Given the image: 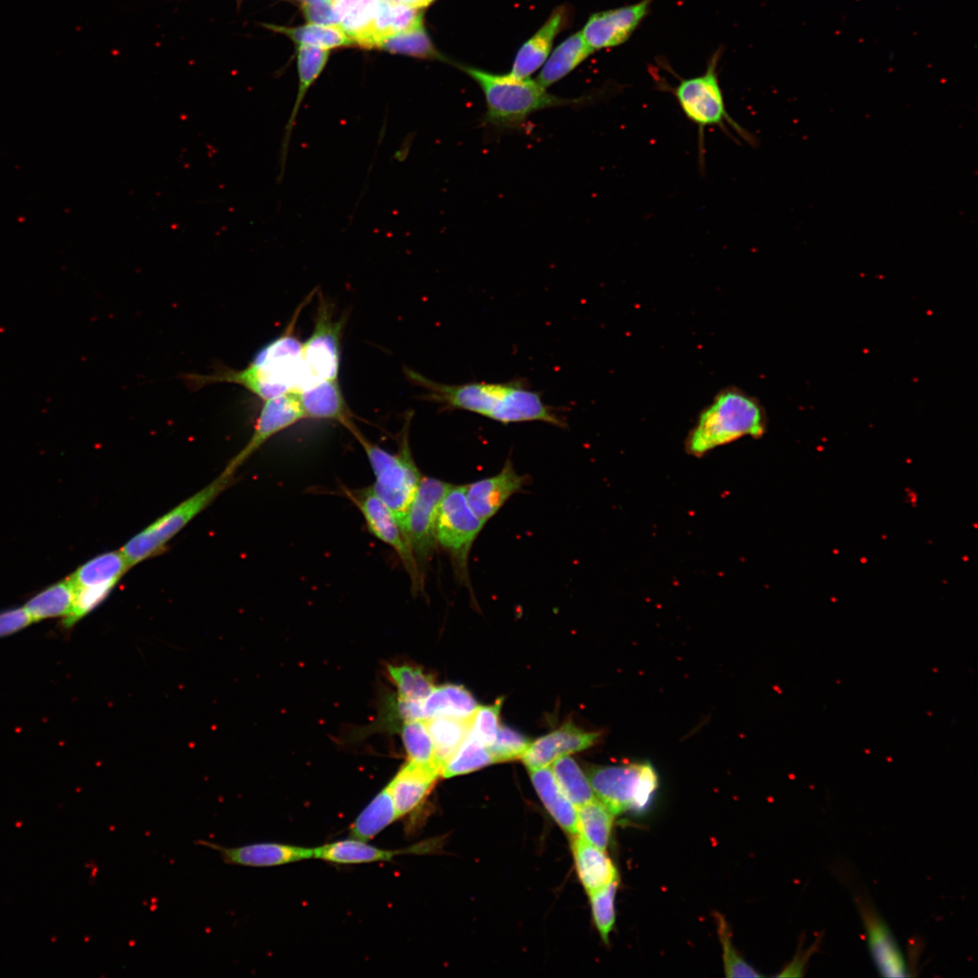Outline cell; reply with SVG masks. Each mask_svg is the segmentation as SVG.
I'll return each instance as SVG.
<instances>
[{
  "label": "cell",
  "instance_id": "obj_1",
  "mask_svg": "<svg viewBox=\"0 0 978 978\" xmlns=\"http://www.w3.org/2000/svg\"><path fill=\"white\" fill-rule=\"evenodd\" d=\"M407 378L425 390L423 398L443 410H464L504 425L540 421L565 427L558 409L542 399L522 379L505 382L472 381L445 384L406 369Z\"/></svg>",
  "mask_w": 978,
  "mask_h": 978
},
{
  "label": "cell",
  "instance_id": "obj_2",
  "mask_svg": "<svg viewBox=\"0 0 978 978\" xmlns=\"http://www.w3.org/2000/svg\"><path fill=\"white\" fill-rule=\"evenodd\" d=\"M304 302L301 303L285 331L262 347L245 368L235 369L220 365L210 374L188 373L182 377L186 384L192 389L215 383L235 384L263 400L298 392L308 383L302 342L294 333Z\"/></svg>",
  "mask_w": 978,
  "mask_h": 978
},
{
  "label": "cell",
  "instance_id": "obj_3",
  "mask_svg": "<svg viewBox=\"0 0 978 978\" xmlns=\"http://www.w3.org/2000/svg\"><path fill=\"white\" fill-rule=\"evenodd\" d=\"M459 68L481 88L486 105L484 126L498 130L521 129L534 112L556 107H581L593 101L590 96L562 98L547 91L537 82L508 74H496L478 68Z\"/></svg>",
  "mask_w": 978,
  "mask_h": 978
},
{
  "label": "cell",
  "instance_id": "obj_4",
  "mask_svg": "<svg viewBox=\"0 0 978 978\" xmlns=\"http://www.w3.org/2000/svg\"><path fill=\"white\" fill-rule=\"evenodd\" d=\"M768 418L760 400L735 386L721 389L699 414L685 441L686 452L701 457L744 436L761 438Z\"/></svg>",
  "mask_w": 978,
  "mask_h": 978
},
{
  "label": "cell",
  "instance_id": "obj_5",
  "mask_svg": "<svg viewBox=\"0 0 978 978\" xmlns=\"http://www.w3.org/2000/svg\"><path fill=\"white\" fill-rule=\"evenodd\" d=\"M719 52L710 59L705 71L699 75L680 79L671 88L684 115L697 127L699 163L705 168V133L707 128H719L732 139L733 132L750 145L755 137L738 123L728 112L718 78Z\"/></svg>",
  "mask_w": 978,
  "mask_h": 978
},
{
  "label": "cell",
  "instance_id": "obj_6",
  "mask_svg": "<svg viewBox=\"0 0 978 978\" xmlns=\"http://www.w3.org/2000/svg\"><path fill=\"white\" fill-rule=\"evenodd\" d=\"M410 420L411 414H408L399 449L396 453H390L370 442L360 429L352 434L363 448L372 468L375 476L371 487L373 492L393 513L400 527L422 479L409 446Z\"/></svg>",
  "mask_w": 978,
  "mask_h": 978
},
{
  "label": "cell",
  "instance_id": "obj_7",
  "mask_svg": "<svg viewBox=\"0 0 978 978\" xmlns=\"http://www.w3.org/2000/svg\"><path fill=\"white\" fill-rule=\"evenodd\" d=\"M233 477L234 474L224 469L209 484L129 539L120 551L130 567L158 554L179 531L226 488Z\"/></svg>",
  "mask_w": 978,
  "mask_h": 978
},
{
  "label": "cell",
  "instance_id": "obj_8",
  "mask_svg": "<svg viewBox=\"0 0 978 978\" xmlns=\"http://www.w3.org/2000/svg\"><path fill=\"white\" fill-rule=\"evenodd\" d=\"M472 511L465 485L451 484L444 494L436 519V542L449 553L458 580L469 585L468 558L484 526Z\"/></svg>",
  "mask_w": 978,
  "mask_h": 978
},
{
  "label": "cell",
  "instance_id": "obj_9",
  "mask_svg": "<svg viewBox=\"0 0 978 978\" xmlns=\"http://www.w3.org/2000/svg\"><path fill=\"white\" fill-rule=\"evenodd\" d=\"M589 781L596 798L614 814L644 809L658 785L648 762L595 766L589 772Z\"/></svg>",
  "mask_w": 978,
  "mask_h": 978
},
{
  "label": "cell",
  "instance_id": "obj_10",
  "mask_svg": "<svg viewBox=\"0 0 978 978\" xmlns=\"http://www.w3.org/2000/svg\"><path fill=\"white\" fill-rule=\"evenodd\" d=\"M451 484L433 477H422L401 525L420 571L431 559L436 542L439 504Z\"/></svg>",
  "mask_w": 978,
  "mask_h": 978
},
{
  "label": "cell",
  "instance_id": "obj_11",
  "mask_svg": "<svg viewBox=\"0 0 978 978\" xmlns=\"http://www.w3.org/2000/svg\"><path fill=\"white\" fill-rule=\"evenodd\" d=\"M346 319H335L331 306L320 297L314 328L302 342V360L308 384L338 379L340 368V337ZM307 384V385H308Z\"/></svg>",
  "mask_w": 978,
  "mask_h": 978
},
{
  "label": "cell",
  "instance_id": "obj_12",
  "mask_svg": "<svg viewBox=\"0 0 978 978\" xmlns=\"http://www.w3.org/2000/svg\"><path fill=\"white\" fill-rule=\"evenodd\" d=\"M348 495L363 515L370 533L396 551L411 579L413 587L417 590L422 588V572L393 513L375 494L371 487L349 491Z\"/></svg>",
  "mask_w": 978,
  "mask_h": 978
},
{
  "label": "cell",
  "instance_id": "obj_13",
  "mask_svg": "<svg viewBox=\"0 0 978 978\" xmlns=\"http://www.w3.org/2000/svg\"><path fill=\"white\" fill-rule=\"evenodd\" d=\"M303 418L298 394L295 391L264 400L251 437L225 469L235 475L237 468L267 440Z\"/></svg>",
  "mask_w": 978,
  "mask_h": 978
},
{
  "label": "cell",
  "instance_id": "obj_14",
  "mask_svg": "<svg viewBox=\"0 0 978 978\" xmlns=\"http://www.w3.org/2000/svg\"><path fill=\"white\" fill-rule=\"evenodd\" d=\"M652 2L640 0L629 5L595 13L580 33L593 52L618 46L631 36L647 15Z\"/></svg>",
  "mask_w": 978,
  "mask_h": 978
},
{
  "label": "cell",
  "instance_id": "obj_15",
  "mask_svg": "<svg viewBox=\"0 0 978 978\" xmlns=\"http://www.w3.org/2000/svg\"><path fill=\"white\" fill-rule=\"evenodd\" d=\"M197 844L219 853L225 864L265 868L313 858V849L276 842H259L237 847H225L205 839Z\"/></svg>",
  "mask_w": 978,
  "mask_h": 978
},
{
  "label": "cell",
  "instance_id": "obj_16",
  "mask_svg": "<svg viewBox=\"0 0 978 978\" xmlns=\"http://www.w3.org/2000/svg\"><path fill=\"white\" fill-rule=\"evenodd\" d=\"M526 480L515 471L508 459L498 474L465 485L469 506L486 523L512 495L523 489Z\"/></svg>",
  "mask_w": 978,
  "mask_h": 978
},
{
  "label": "cell",
  "instance_id": "obj_17",
  "mask_svg": "<svg viewBox=\"0 0 978 978\" xmlns=\"http://www.w3.org/2000/svg\"><path fill=\"white\" fill-rule=\"evenodd\" d=\"M858 907L868 949L879 973L885 977L906 976V960L887 925L863 899L858 900Z\"/></svg>",
  "mask_w": 978,
  "mask_h": 978
},
{
  "label": "cell",
  "instance_id": "obj_18",
  "mask_svg": "<svg viewBox=\"0 0 978 978\" xmlns=\"http://www.w3.org/2000/svg\"><path fill=\"white\" fill-rule=\"evenodd\" d=\"M297 394L304 418L334 421L343 426L351 434L359 430L353 421L354 416L341 391L339 379L313 381L300 389Z\"/></svg>",
  "mask_w": 978,
  "mask_h": 978
},
{
  "label": "cell",
  "instance_id": "obj_19",
  "mask_svg": "<svg viewBox=\"0 0 978 978\" xmlns=\"http://www.w3.org/2000/svg\"><path fill=\"white\" fill-rule=\"evenodd\" d=\"M599 736L598 733L585 732L572 724H566L530 743L522 759L529 769L546 767L560 757L590 747Z\"/></svg>",
  "mask_w": 978,
  "mask_h": 978
},
{
  "label": "cell",
  "instance_id": "obj_20",
  "mask_svg": "<svg viewBox=\"0 0 978 978\" xmlns=\"http://www.w3.org/2000/svg\"><path fill=\"white\" fill-rule=\"evenodd\" d=\"M568 7H556L538 29L518 50L511 72L512 76L528 78L541 68L550 55L555 37L569 22Z\"/></svg>",
  "mask_w": 978,
  "mask_h": 978
},
{
  "label": "cell",
  "instance_id": "obj_21",
  "mask_svg": "<svg viewBox=\"0 0 978 978\" xmlns=\"http://www.w3.org/2000/svg\"><path fill=\"white\" fill-rule=\"evenodd\" d=\"M329 57V51L323 50L315 46L299 44L297 50V68L299 76V84L296 99L292 110V112L288 118V120L283 129V134L282 137L281 148L279 151V167L280 172L277 177V181L281 182L284 176L285 166L288 157V151L290 149L291 139L293 131V128L296 124L297 117L300 111L302 103L305 98V95L313 84V82L320 76L321 72L324 69Z\"/></svg>",
  "mask_w": 978,
  "mask_h": 978
},
{
  "label": "cell",
  "instance_id": "obj_22",
  "mask_svg": "<svg viewBox=\"0 0 978 978\" xmlns=\"http://www.w3.org/2000/svg\"><path fill=\"white\" fill-rule=\"evenodd\" d=\"M437 769L408 762L387 785L398 818L415 810L427 797L436 777Z\"/></svg>",
  "mask_w": 978,
  "mask_h": 978
},
{
  "label": "cell",
  "instance_id": "obj_23",
  "mask_svg": "<svg viewBox=\"0 0 978 978\" xmlns=\"http://www.w3.org/2000/svg\"><path fill=\"white\" fill-rule=\"evenodd\" d=\"M572 851L579 877L589 895L618 880L617 868L604 849L578 835Z\"/></svg>",
  "mask_w": 978,
  "mask_h": 978
},
{
  "label": "cell",
  "instance_id": "obj_24",
  "mask_svg": "<svg viewBox=\"0 0 978 978\" xmlns=\"http://www.w3.org/2000/svg\"><path fill=\"white\" fill-rule=\"evenodd\" d=\"M417 849H383L352 838L314 848L313 858L337 864L373 863L389 861L398 855L415 852Z\"/></svg>",
  "mask_w": 978,
  "mask_h": 978
},
{
  "label": "cell",
  "instance_id": "obj_25",
  "mask_svg": "<svg viewBox=\"0 0 978 978\" xmlns=\"http://www.w3.org/2000/svg\"><path fill=\"white\" fill-rule=\"evenodd\" d=\"M592 53L580 32L571 34L548 56L536 82L547 89L567 76Z\"/></svg>",
  "mask_w": 978,
  "mask_h": 978
},
{
  "label": "cell",
  "instance_id": "obj_26",
  "mask_svg": "<svg viewBox=\"0 0 978 978\" xmlns=\"http://www.w3.org/2000/svg\"><path fill=\"white\" fill-rule=\"evenodd\" d=\"M532 782L543 805L555 821L567 832L577 833V808L559 788L548 766L530 769Z\"/></svg>",
  "mask_w": 978,
  "mask_h": 978
},
{
  "label": "cell",
  "instance_id": "obj_27",
  "mask_svg": "<svg viewBox=\"0 0 978 978\" xmlns=\"http://www.w3.org/2000/svg\"><path fill=\"white\" fill-rule=\"evenodd\" d=\"M478 705L472 694L464 686L446 684L435 686L422 701L424 719L434 717L471 718Z\"/></svg>",
  "mask_w": 978,
  "mask_h": 978
},
{
  "label": "cell",
  "instance_id": "obj_28",
  "mask_svg": "<svg viewBox=\"0 0 978 978\" xmlns=\"http://www.w3.org/2000/svg\"><path fill=\"white\" fill-rule=\"evenodd\" d=\"M130 568L120 550L111 551L89 560L69 579L75 588L101 585L115 587Z\"/></svg>",
  "mask_w": 978,
  "mask_h": 978
},
{
  "label": "cell",
  "instance_id": "obj_29",
  "mask_svg": "<svg viewBox=\"0 0 978 978\" xmlns=\"http://www.w3.org/2000/svg\"><path fill=\"white\" fill-rule=\"evenodd\" d=\"M472 717L463 719L442 716L426 720L433 743L435 762L440 774L444 765L467 737Z\"/></svg>",
  "mask_w": 978,
  "mask_h": 978
},
{
  "label": "cell",
  "instance_id": "obj_30",
  "mask_svg": "<svg viewBox=\"0 0 978 978\" xmlns=\"http://www.w3.org/2000/svg\"><path fill=\"white\" fill-rule=\"evenodd\" d=\"M74 593V586L67 578L37 593L24 609L33 622L57 617L64 618L72 609Z\"/></svg>",
  "mask_w": 978,
  "mask_h": 978
},
{
  "label": "cell",
  "instance_id": "obj_31",
  "mask_svg": "<svg viewBox=\"0 0 978 978\" xmlns=\"http://www.w3.org/2000/svg\"><path fill=\"white\" fill-rule=\"evenodd\" d=\"M398 819L388 786L360 812L350 828V836L363 841L373 839Z\"/></svg>",
  "mask_w": 978,
  "mask_h": 978
},
{
  "label": "cell",
  "instance_id": "obj_32",
  "mask_svg": "<svg viewBox=\"0 0 978 978\" xmlns=\"http://www.w3.org/2000/svg\"><path fill=\"white\" fill-rule=\"evenodd\" d=\"M614 815L604 803L595 799L577 808V833L605 850L610 839Z\"/></svg>",
  "mask_w": 978,
  "mask_h": 978
},
{
  "label": "cell",
  "instance_id": "obj_33",
  "mask_svg": "<svg viewBox=\"0 0 978 978\" xmlns=\"http://www.w3.org/2000/svg\"><path fill=\"white\" fill-rule=\"evenodd\" d=\"M422 13L417 8L380 0L372 34L373 46L387 36L422 26Z\"/></svg>",
  "mask_w": 978,
  "mask_h": 978
},
{
  "label": "cell",
  "instance_id": "obj_34",
  "mask_svg": "<svg viewBox=\"0 0 978 978\" xmlns=\"http://www.w3.org/2000/svg\"><path fill=\"white\" fill-rule=\"evenodd\" d=\"M551 769L561 792L576 808L597 799L589 779L572 758L560 757Z\"/></svg>",
  "mask_w": 978,
  "mask_h": 978
},
{
  "label": "cell",
  "instance_id": "obj_35",
  "mask_svg": "<svg viewBox=\"0 0 978 978\" xmlns=\"http://www.w3.org/2000/svg\"><path fill=\"white\" fill-rule=\"evenodd\" d=\"M265 26L270 30L286 34L299 44L315 46L323 50L348 46L354 43L353 41L338 26H326L315 24H309L299 27H284L273 24H265Z\"/></svg>",
  "mask_w": 978,
  "mask_h": 978
},
{
  "label": "cell",
  "instance_id": "obj_36",
  "mask_svg": "<svg viewBox=\"0 0 978 978\" xmlns=\"http://www.w3.org/2000/svg\"><path fill=\"white\" fill-rule=\"evenodd\" d=\"M380 0H360L342 18L339 28L355 43L373 47L372 34Z\"/></svg>",
  "mask_w": 978,
  "mask_h": 978
},
{
  "label": "cell",
  "instance_id": "obj_37",
  "mask_svg": "<svg viewBox=\"0 0 978 978\" xmlns=\"http://www.w3.org/2000/svg\"><path fill=\"white\" fill-rule=\"evenodd\" d=\"M494 762L488 748L468 734L456 752L444 765L441 775L450 778L465 774Z\"/></svg>",
  "mask_w": 978,
  "mask_h": 978
},
{
  "label": "cell",
  "instance_id": "obj_38",
  "mask_svg": "<svg viewBox=\"0 0 978 978\" xmlns=\"http://www.w3.org/2000/svg\"><path fill=\"white\" fill-rule=\"evenodd\" d=\"M388 674L402 700L423 701L435 687L432 678L417 666H388Z\"/></svg>",
  "mask_w": 978,
  "mask_h": 978
},
{
  "label": "cell",
  "instance_id": "obj_39",
  "mask_svg": "<svg viewBox=\"0 0 978 978\" xmlns=\"http://www.w3.org/2000/svg\"><path fill=\"white\" fill-rule=\"evenodd\" d=\"M400 734L408 762L434 767L440 772L435 762L433 743L426 720L404 722Z\"/></svg>",
  "mask_w": 978,
  "mask_h": 978
},
{
  "label": "cell",
  "instance_id": "obj_40",
  "mask_svg": "<svg viewBox=\"0 0 978 978\" xmlns=\"http://www.w3.org/2000/svg\"><path fill=\"white\" fill-rule=\"evenodd\" d=\"M377 47L391 53L416 57L443 59L435 49L423 25L411 31L387 36L379 42Z\"/></svg>",
  "mask_w": 978,
  "mask_h": 978
},
{
  "label": "cell",
  "instance_id": "obj_41",
  "mask_svg": "<svg viewBox=\"0 0 978 978\" xmlns=\"http://www.w3.org/2000/svg\"><path fill=\"white\" fill-rule=\"evenodd\" d=\"M717 933L722 945L724 969L726 977H760L761 974L745 962L734 946L729 926L719 914L715 915Z\"/></svg>",
  "mask_w": 978,
  "mask_h": 978
},
{
  "label": "cell",
  "instance_id": "obj_42",
  "mask_svg": "<svg viewBox=\"0 0 978 978\" xmlns=\"http://www.w3.org/2000/svg\"><path fill=\"white\" fill-rule=\"evenodd\" d=\"M617 887L618 880H615L603 888L590 895L593 919L596 927L605 943H608L609 935L615 923V895Z\"/></svg>",
  "mask_w": 978,
  "mask_h": 978
},
{
  "label": "cell",
  "instance_id": "obj_43",
  "mask_svg": "<svg viewBox=\"0 0 978 978\" xmlns=\"http://www.w3.org/2000/svg\"><path fill=\"white\" fill-rule=\"evenodd\" d=\"M530 741L519 732L502 725L493 743L487 747L494 762L511 761L524 753Z\"/></svg>",
  "mask_w": 978,
  "mask_h": 978
},
{
  "label": "cell",
  "instance_id": "obj_44",
  "mask_svg": "<svg viewBox=\"0 0 978 978\" xmlns=\"http://www.w3.org/2000/svg\"><path fill=\"white\" fill-rule=\"evenodd\" d=\"M503 698L494 704L477 707L473 717L469 734L485 747L494 741L499 725V714Z\"/></svg>",
  "mask_w": 978,
  "mask_h": 978
},
{
  "label": "cell",
  "instance_id": "obj_45",
  "mask_svg": "<svg viewBox=\"0 0 978 978\" xmlns=\"http://www.w3.org/2000/svg\"><path fill=\"white\" fill-rule=\"evenodd\" d=\"M302 11L310 24L339 26L332 0H312L302 5Z\"/></svg>",
  "mask_w": 978,
  "mask_h": 978
},
{
  "label": "cell",
  "instance_id": "obj_46",
  "mask_svg": "<svg viewBox=\"0 0 978 978\" xmlns=\"http://www.w3.org/2000/svg\"><path fill=\"white\" fill-rule=\"evenodd\" d=\"M33 623L24 608L5 609L0 612V638L12 635Z\"/></svg>",
  "mask_w": 978,
  "mask_h": 978
},
{
  "label": "cell",
  "instance_id": "obj_47",
  "mask_svg": "<svg viewBox=\"0 0 978 978\" xmlns=\"http://www.w3.org/2000/svg\"><path fill=\"white\" fill-rule=\"evenodd\" d=\"M815 950H816V947L814 945H812L809 949H806L804 951V953H802V954L801 956L798 955L797 957H795V959L791 962V964H789V966L784 970L783 973H781V975H784V976H789V975L800 976V975H801V972H802V970H803L804 966L806 965L808 960L810 959V955L814 953Z\"/></svg>",
  "mask_w": 978,
  "mask_h": 978
},
{
  "label": "cell",
  "instance_id": "obj_48",
  "mask_svg": "<svg viewBox=\"0 0 978 978\" xmlns=\"http://www.w3.org/2000/svg\"><path fill=\"white\" fill-rule=\"evenodd\" d=\"M391 3L401 4L409 7L420 9L427 7L432 4L435 0H386Z\"/></svg>",
  "mask_w": 978,
  "mask_h": 978
},
{
  "label": "cell",
  "instance_id": "obj_49",
  "mask_svg": "<svg viewBox=\"0 0 978 978\" xmlns=\"http://www.w3.org/2000/svg\"><path fill=\"white\" fill-rule=\"evenodd\" d=\"M301 1H303V2H308V1H312V0H301Z\"/></svg>",
  "mask_w": 978,
  "mask_h": 978
}]
</instances>
